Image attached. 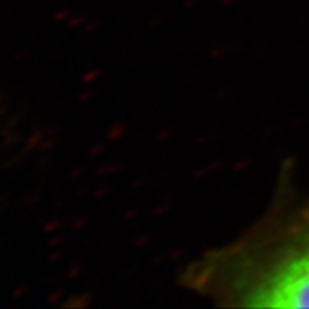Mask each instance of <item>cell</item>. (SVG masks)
<instances>
[{
  "label": "cell",
  "instance_id": "1",
  "mask_svg": "<svg viewBox=\"0 0 309 309\" xmlns=\"http://www.w3.org/2000/svg\"><path fill=\"white\" fill-rule=\"evenodd\" d=\"M236 296L252 307H309V228L271 251L239 282Z\"/></svg>",
  "mask_w": 309,
  "mask_h": 309
}]
</instances>
